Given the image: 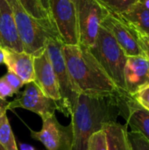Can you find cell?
Listing matches in <instances>:
<instances>
[{
	"instance_id": "17",
	"label": "cell",
	"mask_w": 149,
	"mask_h": 150,
	"mask_svg": "<svg viewBox=\"0 0 149 150\" xmlns=\"http://www.w3.org/2000/svg\"><path fill=\"white\" fill-rule=\"evenodd\" d=\"M139 32L149 35V9L139 3L131 5L125 11L119 13Z\"/></svg>"
},
{
	"instance_id": "27",
	"label": "cell",
	"mask_w": 149,
	"mask_h": 150,
	"mask_svg": "<svg viewBox=\"0 0 149 150\" xmlns=\"http://www.w3.org/2000/svg\"><path fill=\"white\" fill-rule=\"evenodd\" d=\"M9 104L6 99L0 98V116H3L4 114H6L7 111L9 110Z\"/></svg>"
},
{
	"instance_id": "10",
	"label": "cell",
	"mask_w": 149,
	"mask_h": 150,
	"mask_svg": "<svg viewBox=\"0 0 149 150\" xmlns=\"http://www.w3.org/2000/svg\"><path fill=\"white\" fill-rule=\"evenodd\" d=\"M101 26L112 33L126 56L145 55L138 42L135 28L119 13L110 11Z\"/></svg>"
},
{
	"instance_id": "23",
	"label": "cell",
	"mask_w": 149,
	"mask_h": 150,
	"mask_svg": "<svg viewBox=\"0 0 149 150\" xmlns=\"http://www.w3.org/2000/svg\"><path fill=\"white\" fill-rule=\"evenodd\" d=\"M138 105L149 112V83L141 87L133 96H131Z\"/></svg>"
},
{
	"instance_id": "7",
	"label": "cell",
	"mask_w": 149,
	"mask_h": 150,
	"mask_svg": "<svg viewBox=\"0 0 149 150\" xmlns=\"http://www.w3.org/2000/svg\"><path fill=\"white\" fill-rule=\"evenodd\" d=\"M49 13L65 45H78L79 33L76 0H49Z\"/></svg>"
},
{
	"instance_id": "4",
	"label": "cell",
	"mask_w": 149,
	"mask_h": 150,
	"mask_svg": "<svg viewBox=\"0 0 149 150\" xmlns=\"http://www.w3.org/2000/svg\"><path fill=\"white\" fill-rule=\"evenodd\" d=\"M90 50L118 89L122 93L128 95L124 78L127 56L112 33L100 26L95 44Z\"/></svg>"
},
{
	"instance_id": "14",
	"label": "cell",
	"mask_w": 149,
	"mask_h": 150,
	"mask_svg": "<svg viewBox=\"0 0 149 150\" xmlns=\"http://www.w3.org/2000/svg\"><path fill=\"white\" fill-rule=\"evenodd\" d=\"M120 112L131 131L140 133L149 141L148 111L138 105L130 95H125L120 98Z\"/></svg>"
},
{
	"instance_id": "28",
	"label": "cell",
	"mask_w": 149,
	"mask_h": 150,
	"mask_svg": "<svg viewBox=\"0 0 149 150\" xmlns=\"http://www.w3.org/2000/svg\"><path fill=\"white\" fill-rule=\"evenodd\" d=\"M19 150H35V149L28 144L25 143H20L19 144Z\"/></svg>"
},
{
	"instance_id": "1",
	"label": "cell",
	"mask_w": 149,
	"mask_h": 150,
	"mask_svg": "<svg viewBox=\"0 0 149 150\" xmlns=\"http://www.w3.org/2000/svg\"><path fill=\"white\" fill-rule=\"evenodd\" d=\"M64 59L77 92L90 97H121L122 93L93 56L81 44L62 46Z\"/></svg>"
},
{
	"instance_id": "2",
	"label": "cell",
	"mask_w": 149,
	"mask_h": 150,
	"mask_svg": "<svg viewBox=\"0 0 149 150\" xmlns=\"http://www.w3.org/2000/svg\"><path fill=\"white\" fill-rule=\"evenodd\" d=\"M121 97L100 98L79 95L75 112L71 116L72 150H86L88 141L92 134L101 131L105 124L117 121L119 115H121Z\"/></svg>"
},
{
	"instance_id": "19",
	"label": "cell",
	"mask_w": 149,
	"mask_h": 150,
	"mask_svg": "<svg viewBox=\"0 0 149 150\" xmlns=\"http://www.w3.org/2000/svg\"><path fill=\"white\" fill-rule=\"evenodd\" d=\"M25 11L38 19L52 18L50 13L42 6L40 0H18Z\"/></svg>"
},
{
	"instance_id": "32",
	"label": "cell",
	"mask_w": 149,
	"mask_h": 150,
	"mask_svg": "<svg viewBox=\"0 0 149 150\" xmlns=\"http://www.w3.org/2000/svg\"><path fill=\"white\" fill-rule=\"evenodd\" d=\"M0 150H5L4 149V147H3V146H2L1 144H0Z\"/></svg>"
},
{
	"instance_id": "9",
	"label": "cell",
	"mask_w": 149,
	"mask_h": 150,
	"mask_svg": "<svg viewBox=\"0 0 149 150\" xmlns=\"http://www.w3.org/2000/svg\"><path fill=\"white\" fill-rule=\"evenodd\" d=\"M15 108L31 111L38 114L42 120L54 115L55 111L60 109L58 102L47 97L34 82L26 83L25 90L10 102L9 110Z\"/></svg>"
},
{
	"instance_id": "3",
	"label": "cell",
	"mask_w": 149,
	"mask_h": 150,
	"mask_svg": "<svg viewBox=\"0 0 149 150\" xmlns=\"http://www.w3.org/2000/svg\"><path fill=\"white\" fill-rule=\"evenodd\" d=\"M7 2L12 10L24 52L35 57L46 50L47 42L49 39L61 40L52 18H35L25 11L18 0H7Z\"/></svg>"
},
{
	"instance_id": "11",
	"label": "cell",
	"mask_w": 149,
	"mask_h": 150,
	"mask_svg": "<svg viewBox=\"0 0 149 150\" xmlns=\"http://www.w3.org/2000/svg\"><path fill=\"white\" fill-rule=\"evenodd\" d=\"M33 66L34 83L47 97L57 101L60 107L61 98L59 84L47 50L33 58Z\"/></svg>"
},
{
	"instance_id": "29",
	"label": "cell",
	"mask_w": 149,
	"mask_h": 150,
	"mask_svg": "<svg viewBox=\"0 0 149 150\" xmlns=\"http://www.w3.org/2000/svg\"><path fill=\"white\" fill-rule=\"evenodd\" d=\"M42 6L49 12V0H40Z\"/></svg>"
},
{
	"instance_id": "30",
	"label": "cell",
	"mask_w": 149,
	"mask_h": 150,
	"mask_svg": "<svg viewBox=\"0 0 149 150\" xmlns=\"http://www.w3.org/2000/svg\"><path fill=\"white\" fill-rule=\"evenodd\" d=\"M1 64H4V54L3 47H0V65Z\"/></svg>"
},
{
	"instance_id": "24",
	"label": "cell",
	"mask_w": 149,
	"mask_h": 150,
	"mask_svg": "<svg viewBox=\"0 0 149 150\" xmlns=\"http://www.w3.org/2000/svg\"><path fill=\"white\" fill-rule=\"evenodd\" d=\"M4 78V80L9 83V85L13 89V91L18 93L19 89L24 85L23 81L14 73L11 72V71H7V73L3 76Z\"/></svg>"
},
{
	"instance_id": "20",
	"label": "cell",
	"mask_w": 149,
	"mask_h": 150,
	"mask_svg": "<svg viewBox=\"0 0 149 150\" xmlns=\"http://www.w3.org/2000/svg\"><path fill=\"white\" fill-rule=\"evenodd\" d=\"M86 150H107L105 134L103 130L95 133L90 137Z\"/></svg>"
},
{
	"instance_id": "16",
	"label": "cell",
	"mask_w": 149,
	"mask_h": 150,
	"mask_svg": "<svg viewBox=\"0 0 149 150\" xmlns=\"http://www.w3.org/2000/svg\"><path fill=\"white\" fill-rule=\"evenodd\" d=\"M105 134L107 150H133L129 140L127 126L119 122H110L102 129Z\"/></svg>"
},
{
	"instance_id": "18",
	"label": "cell",
	"mask_w": 149,
	"mask_h": 150,
	"mask_svg": "<svg viewBox=\"0 0 149 150\" xmlns=\"http://www.w3.org/2000/svg\"><path fill=\"white\" fill-rule=\"evenodd\" d=\"M0 144L5 150H18L6 114L0 116Z\"/></svg>"
},
{
	"instance_id": "21",
	"label": "cell",
	"mask_w": 149,
	"mask_h": 150,
	"mask_svg": "<svg viewBox=\"0 0 149 150\" xmlns=\"http://www.w3.org/2000/svg\"><path fill=\"white\" fill-rule=\"evenodd\" d=\"M110 11L121 13L136 3V0H99Z\"/></svg>"
},
{
	"instance_id": "6",
	"label": "cell",
	"mask_w": 149,
	"mask_h": 150,
	"mask_svg": "<svg viewBox=\"0 0 149 150\" xmlns=\"http://www.w3.org/2000/svg\"><path fill=\"white\" fill-rule=\"evenodd\" d=\"M79 44L90 48L109 9L99 0H76Z\"/></svg>"
},
{
	"instance_id": "26",
	"label": "cell",
	"mask_w": 149,
	"mask_h": 150,
	"mask_svg": "<svg viewBox=\"0 0 149 150\" xmlns=\"http://www.w3.org/2000/svg\"><path fill=\"white\" fill-rule=\"evenodd\" d=\"M16 92L9 85V83L4 80V77L0 78V98L6 99L9 97H12Z\"/></svg>"
},
{
	"instance_id": "12",
	"label": "cell",
	"mask_w": 149,
	"mask_h": 150,
	"mask_svg": "<svg viewBox=\"0 0 149 150\" xmlns=\"http://www.w3.org/2000/svg\"><path fill=\"white\" fill-rule=\"evenodd\" d=\"M124 78L126 93L133 96L149 83V62L146 55L127 56Z\"/></svg>"
},
{
	"instance_id": "5",
	"label": "cell",
	"mask_w": 149,
	"mask_h": 150,
	"mask_svg": "<svg viewBox=\"0 0 149 150\" xmlns=\"http://www.w3.org/2000/svg\"><path fill=\"white\" fill-rule=\"evenodd\" d=\"M62 46L63 43L60 40L49 39L47 42L46 50L59 84L61 98L60 112L68 117L72 116L75 112L79 93L68 72L62 52Z\"/></svg>"
},
{
	"instance_id": "8",
	"label": "cell",
	"mask_w": 149,
	"mask_h": 150,
	"mask_svg": "<svg viewBox=\"0 0 149 150\" xmlns=\"http://www.w3.org/2000/svg\"><path fill=\"white\" fill-rule=\"evenodd\" d=\"M42 121L40 131L30 129L32 139L40 142L47 150H72L73 126L71 122L68 126H62L54 114Z\"/></svg>"
},
{
	"instance_id": "22",
	"label": "cell",
	"mask_w": 149,
	"mask_h": 150,
	"mask_svg": "<svg viewBox=\"0 0 149 150\" xmlns=\"http://www.w3.org/2000/svg\"><path fill=\"white\" fill-rule=\"evenodd\" d=\"M133 150H149V141L138 132H128Z\"/></svg>"
},
{
	"instance_id": "25",
	"label": "cell",
	"mask_w": 149,
	"mask_h": 150,
	"mask_svg": "<svg viewBox=\"0 0 149 150\" xmlns=\"http://www.w3.org/2000/svg\"><path fill=\"white\" fill-rule=\"evenodd\" d=\"M136 33H137L138 42H139L141 49L143 50V52H144V54H145V55H146L149 62V35L144 34V33L139 32L138 30H136Z\"/></svg>"
},
{
	"instance_id": "13",
	"label": "cell",
	"mask_w": 149,
	"mask_h": 150,
	"mask_svg": "<svg viewBox=\"0 0 149 150\" xmlns=\"http://www.w3.org/2000/svg\"><path fill=\"white\" fill-rule=\"evenodd\" d=\"M0 47L16 52H24L14 15L7 0H0Z\"/></svg>"
},
{
	"instance_id": "15",
	"label": "cell",
	"mask_w": 149,
	"mask_h": 150,
	"mask_svg": "<svg viewBox=\"0 0 149 150\" xmlns=\"http://www.w3.org/2000/svg\"><path fill=\"white\" fill-rule=\"evenodd\" d=\"M4 54V64L8 71L16 74L24 84L34 82L33 56L25 52H16L11 49L3 48Z\"/></svg>"
},
{
	"instance_id": "31",
	"label": "cell",
	"mask_w": 149,
	"mask_h": 150,
	"mask_svg": "<svg viewBox=\"0 0 149 150\" xmlns=\"http://www.w3.org/2000/svg\"><path fill=\"white\" fill-rule=\"evenodd\" d=\"M136 2L149 9V0H136Z\"/></svg>"
}]
</instances>
